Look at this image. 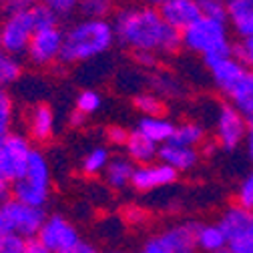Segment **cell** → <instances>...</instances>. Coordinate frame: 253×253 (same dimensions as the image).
<instances>
[{
  "mask_svg": "<svg viewBox=\"0 0 253 253\" xmlns=\"http://www.w3.org/2000/svg\"><path fill=\"white\" fill-rule=\"evenodd\" d=\"M28 239L18 233H6L0 237V253H26Z\"/></svg>",
  "mask_w": 253,
  "mask_h": 253,
  "instance_id": "35",
  "label": "cell"
},
{
  "mask_svg": "<svg viewBox=\"0 0 253 253\" xmlns=\"http://www.w3.org/2000/svg\"><path fill=\"white\" fill-rule=\"evenodd\" d=\"M62 39H65V30L60 26L41 28L33 35L26 50L28 60L35 67H48L52 62H58L60 50H62Z\"/></svg>",
  "mask_w": 253,
  "mask_h": 253,
  "instance_id": "11",
  "label": "cell"
},
{
  "mask_svg": "<svg viewBox=\"0 0 253 253\" xmlns=\"http://www.w3.org/2000/svg\"><path fill=\"white\" fill-rule=\"evenodd\" d=\"M54 126H56V119H54V111L50 109V105L46 103L35 105L28 115V133L33 137V141L44 143L52 139Z\"/></svg>",
  "mask_w": 253,
  "mask_h": 253,
  "instance_id": "17",
  "label": "cell"
},
{
  "mask_svg": "<svg viewBox=\"0 0 253 253\" xmlns=\"http://www.w3.org/2000/svg\"><path fill=\"white\" fill-rule=\"evenodd\" d=\"M26 253H52L48 247H44L37 237L35 239H28V245H26Z\"/></svg>",
  "mask_w": 253,
  "mask_h": 253,
  "instance_id": "43",
  "label": "cell"
},
{
  "mask_svg": "<svg viewBox=\"0 0 253 253\" xmlns=\"http://www.w3.org/2000/svg\"><path fill=\"white\" fill-rule=\"evenodd\" d=\"M235 54L243 60V65L253 71V37L239 41V44H235Z\"/></svg>",
  "mask_w": 253,
  "mask_h": 253,
  "instance_id": "39",
  "label": "cell"
},
{
  "mask_svg": "<svg viewBox=\"0 0 253 253\" xmlns=\"http://www.w3.org/2000/svg\"><path fill=\"white\" fill-rule=\"evenodd\" d=\"M0 205H2V203H0Z\"/></svg>",
  "mask_w": 253,
  "mask_h": 253,
  "instance_id": "53",
  "label": "cell"
},
{
  "mask_svg": "<svg viewBox=\"0 0 253 253\" xmlns=\"http://www.w3.org/2000/svg\"><path fill=\"white\" fill-rule=\"evenodd\" d=\"M86 119H88V117H84L83 113H79L77 109H73L71 115H69V125H71V126H77V129H79V126H83V125L86 123Z\"/></svg>",
  "mask_w": 253,
  "mask_h": 253,
  "instance_id": "44",
  "label": "cell"
},
{
  "mask_svg": "<svg viewBox=\"0 0 253 253\" xmlns=\"http://www.w3.org/2000/svg\"><path fill=\"white\" fill-rule=\"evenodd\" d=\"M185 253H197V251H195V249H191V251H185Z\"/></svg>",
  "mask_w": 253,
  "mask_h": 253,
  "instance_id": "52",
  "label": "cell"
},
{
  "mask_svg": "<svg viewBox=\"0 0 253 253\" xmlns=\"http://www.w3.org/2000/svg\"><path fill=\"white\" fill-rule=\"evenodd\" d=\"M67 253H99L97 249H94L90 243H86V241H79L73 249H69Z\"/></svg>",
  "mask_w": 253,
  "mask_h": 253,
  "instance_id": "45",
  "label": "cell"
},
{
  "mask_svg": "<svg viewBox=\"0 0 253 253\" xmlns=\"http://www.w3.org/2000/svg\"><path fill=\"white\" fill-rule=\"evenodd\" d=\"M129 133L123 125H109L105 129V141L111 145V147H125L126 139H129Z\"/></svg>",
  "mask_w": 253,
  "mask_h": 253,
  "instance_id": "38",
  "label": "cell"
},
{
  "mask_svg": "<svg viewBox=\"0 0 253 253\" xmlns=\"http://www.w3.org/2000/svg\"><path fill=\"white\" fill-rule=\"evenodd\" d=\"M42 0H10L6 4L8 12H18V10H33L37 4H41Z\"/></svg>",
  "mask_w": 253,
  "mask_h": 253,
  "instance_id": "41",
  "label": "cell"
},
{
  "mask_svg": "<svg viewBox=\"0 0 253 253\" xmlns=\"http://www.w3.org/2000/svg\"><path fill=\"white\" fill-rule=\"evenodd\" d=\"M219 253H231V251L229 249H223V251H219Z\"/></svg>",
  "mask_w": 253,
  "mask_h": 253,
  "instance_id": "51",
  "label": "cell"
},
{
  "mask_svg": "<svg viewBox=\"0 0 253 253\" xmlns=\"http://www.w3.org/2000/svg\"><path fill=\"white\" fill-rule=\"evenodd\" d=\"M151 90L165 101V99H181L185 94V84L171 73H153L149 77Z\"/></svg>",
  "mask_w": 253,
  "mask_h": 253,
  "instance_id": "25",
  "label": "cell"
},
{
  "mask_svg": "<svg viewBox=\"0 0 253 253\" xmlns=\"http://www.w3.org/2000/svg\"><path fill=\"white\" fill-rule=\"evenodd\" d=\"M175 125L177 123H173L165 115H159V117H141L137 121L135 131H139L141 135H145L149 141H153L157 145H165L173 137Z\"/></svg>",
  "mask_w": 253,
  "mask_h": 253,
  "instance_id": "18",
  "label": "cell"
},
{
  "mask_svg": "<svg viewBox=\"0 0 253 253\" xmlns=\"http://www.w3.org/2000/svg\"><path fill=\"white\" fill-rule=\"evenodd\" d=\"M115 39L133 52L173 56L181 50V33L165 22L159 8L147 4L123 6L113 16Z\"/></svg>",
  "mask_w": 253,
  "mask_h": 253,
  "instance_id": "1",
  "label": "cell"
},
{
  "mask_svg": "<svg viewBox=\"0 0 253 253\" xmlns=\"http://www.w3.org/2000/svg\"><path fill=\"white\" fill-rule=\"evenodd\" d=\"M107 253H126V251H121V249H115V251H107Z\"/></svg>",
  "mask_w": 253,
  "mask_h": 253,
  "instance_id": "49",
  "label": "cell"
},
{
  "mask_svg": "<svg viewBox=\"0 0 253 253\" xmlns=\"http://www.w3.org/2000/svg\"><path fill=\"white\" fill-rule=\"evenodd\" d=\"M159 147L161 145L149 141L139 131H131L123 149H125V155L129 157L135 165H145V163H151L159 157Z\"/></svg>",
  "mask_w": 253,
  "mask_h": 253,
  "instance_id": "19",
  "label": "cell"
},
{
  "mask_svg": "<svg viewBox=\"0 0 253 253\" xmlns=\"http://www.w3.org/2000/svg\"><path fill=\"white\" fill-rule=\"evenodd\" d=\"M6 233H12V231H10V227H8V221H6L4 213H2V209H0V237L6 235Z\"/></svg>",
  "mask_w": 253,
  "mask_h": 253,
  "instance_id": "47",
  "label": "cell"
},
{
  "mask_svg": "<svg viewBox=\"0 0 253 253\" xmlns=\"http://www.w3.org/2000/svg\"><path fill=\"white\" fill-rule=\"evenodd\" d=\"M235 203L243 205L245 209L253 211V169L243 177V181L237 187V195H235Z\"/></svg>",
  "mask_w": 253,
  "mask_h": 253,
  "instance_id": "34",
  "label": "cell"
},
{
  "mask_svg": "<svg viewBox=\"0 0 253 253\" xmlns=\"http://www.w3.org/2000/svg\"><path fill=\"white\" fill-rule=\"evenodd\" d=\"M227 103H231L247 121L249 126H253V71H249L241 83L227 94Z\"/></svg>",
  "mask_w": 253,
  "mask_h": 253,
  "instance_id": "22",
  "label": "cell"
},
{
  "mask_svg": "<svg viewBox=\"0 0 253 253\" xmlns=\"http://www.w3.org/2000/svg\"><path fill=\"white\" fill-rule=\"evenodd\" d=\"M195 221H183L151 235L137 253H185L195 249Z\"/></svg>",
  "mask_w": 253,
  "mask_h": 253,
  "instance_id": "5",
  "label": "cell"
},
{
  "mask_svg": "<svg viewBox=\"0 0 253 253\" xmlns=\"http://www.w3.org/2000/svg\"><path fill=\"white\" fill-rule=\"evenodd\" d=\"M50 185H52V175H50L48 159L42 151L33 149L26 173L12 183V197L20 203L44 209V205L50 199Z\"/></svg>",
  "mask_w": 253,
  "mask_h": 253,
  "instance_id": "4",
  "label": "cell"
},
{
  "mask_svg": "<svg viewBox=\"0 0 253 253\" xmlns=\"http://www.w3.org/2000/svg\"><path fill=\"white\" fill-rule=\"evenodd\" d=\"M2 209L6 221H8V227L12 233H18L26 239H35L44 223L46 219V213L42 207H33V205H26V203H20L16 201L14 197L6 199L2 205Z\"/></svg>",
  "mask_w": 253,
  "mask_h": 253,
  "instance_id": "9",
  "label": "cell"
},
{
  "mask_svg": "<svg viewBox=\"0 0 253 253\" xmlns=\"http://www.w3.org/2000/svg\"><path fill=\"white\" fill-rule=\"evenodd\" d=\"M133 105L141 113V117H159V115H165V101L159 97V94H155L153 90L137 92L133 97Z\"/></svg>",
  "mask_w": 253,
  "mask_h": 253,
  "instance_id": "27",
  "label": "cell"
},
{
  "mask_svg": "<svg viewBox=\"0 0 253 253\" xmlns=\"http://www.w3.org/2000/svg\"><path fill=\"white\" fill-rule=\"evenodd\" d=\"M195 249L199 253H219L227 249V235L217 223H197Z\"/></svg>",
  "mask_w": 253,
  "mask_h": 253,
  "instance_id": "21",
  "label": "cell"
},
{
  "mask_svg": "<svg viewBox=\"0 0 253 253\" xmlns=\"http://www.w3.org/2000/svg\"><path fill=\"white\" fill-rule=\"evenodd\" d=\"M227 249L231 253H253V219L249 223L229 239Z\"/></svg>",
  "mask_w": 253,
  "mask_h": 253,
  "instance_id": "32",
  "label": "cell"
},
{
  "mask_svg": "<svg viewBox=\"0 0 253 253\" xmlns=\"http://www.w3.org/2000/svg\"><path fill=\"white\" fill-rule=\"evenodd\" d=\"M207 71H209L211 83L217 88V92L225 94V97L241 83V79L249 73V69L243 65V60L235 52L227 54L223 58H219L215 62H209Z\"/></svg>",
  "mask_w": 253,
  "mask_h": 253,
  "instance_id": "13",
  "label": "cell"
},
{
  "mask_svg": "<svg viewBox=\"0 0 253 253\" xmlns=\"http://www.w3.org/2000/svg\"><path fill=\"white\" fill-rule=\"evenodd\" d=\"M247 131H249L247 121L231 103H221L217 107L213 121V135H215L213 141L217 143L219 149L227 153L235 151L237 147L243 145Z\"/></svg>",
  "mask_w": 253,
  "mask_h": 253,
  "instance_id": "6",
  "label": "cell"
},
{
  "mask_svg": "<svg viewBox=\"0 0 253 253\" xmlns=\"http://www.w3.org/2000/svg\"><path fill=\"white\" fill-rule=\"evenodd\" d=\"M181 48L201 56L203 65L215 62L227 54L235 52V44L231 42V28L227 20L199 16L191 26L181 33Z\"/></svg>",
  "mask_w": 253,
  "mask_h": 253,
  "instance_id": "3",
  "label": "cell"
},
{
  "mask_svg": "<svg viewBox=\"0 0 253 253\" xmlns=\"http://www.w3.org/2000/svg\"><path fill=\"white\" fill-rule=\"evenodd\" d=\"M30 153H33V145H30L28 137L10 131L4 139H0V177L8 179L10 183L18 181L28 167Z\"/></svg>",
  "mask_w": 253,
  "mask_h": 253,
  "instance_id": "8",
  "label": "cell"
},
{
  "mask_svg": "<svg viewBox=\"0 0 253 253\" xmlns=\"http://www.w3.org/2000/svg\"><path fill=\"white\" fill-rule=\"evenodd\" d=\"M115 28L109 18H83L65 30L58 62L79 65L99 58L115 44Z\"/></svg>",
  "mask_w": 253,
  "mask_h": 253,
  "instance_id": "2",
  "label": "cell"
},
{
  "mask_svg": "<svg viewBox=\"0 0 253 253\" xmlns=\"http://www.w3.org/2000/svg\"><path fill=\"white\" fill-rule=\"evenodd\" d=\"M133 54H135V60L139 65L143 69H149V71H153L157 67V62H159V56L153 54V52H133Z\"/></svg>",
  "mask_w": 253,
  "mask_h": 253,
  "instance_id": "40",
  "label": "cell"
},
{
  "mask_svg": "<svg viewBox=\"0 0 253 253\" xmlns=\"http://www.w3.org/2000/svg\"><path fill=\"white\" fill-rule=\"evenodd\" d=\"M225 20L239 41L253 37V0H227Z\"/></svg>",
  "mask_w": 253,
  "mask_h": 253,
  "instance_id": "16",
  "label": "cell"
},
{
  "mask_svg": "<svg viewBox=\"0 0 253 253\" xmlns=\"http://www.w3.org/2000/svg\"><path fill=\"white\" fill-rule=\"evenodd\" d=\"M8 2H10V0H0V4H4V6H6Z\"/></svg>",
  "mask_w": 253,
  "mask_h": 253,
  "instance_id": "50",
  "label": "cell"
},
{
  "mask_svg": "<svg viewBox=\"0 0 253 253\" xmlns=\"http://www.w3.org/2000/svg\"><path fill=\"white\" fill-rule=\"evenodd\" d=\"M10 197H12V183L4 177H0V203H4Z\"/></svg>",
  "mask_w": 253,
  "mask_h": 253,
  "instance_id": "42",
  "label": "cell"
},
{
  "mask_svg": "<svg viewBox=\"0 0 253 253\" xmlns=\"http://www.w3.org/2000/svg\"><path fill=\"white\" fill-rule=\"evenodd\" d=\"M14 121V101L6 88H0V139H4L12 131Z\"/></svg>",
  "mask_w": 253,
  "mask_h": 253,
  "instance_id": "30",
  "label": "cell"
},
{
  "mask_svg": "<svg viewBox=\"0 0 253 253\" xmlns=\"http://www.w3.org/2000/svg\"><path fill=\"white\" fill-rule=\"evenodd\" d=\"M0 52H2V50H0Z\"/></svg>",
  "mask_w": 253,
  "mask_h": 253,
  "instance_id": "54",
  "label": "cell"
},
{
  "mask_svg": "<svg viewBox=\"0 0 253 253\" xmlns=\"http://www.w3.org/2000/svg\"><path fill=\"white\" fill-rule=\"evenodd\" d=\"M251 219H253V211L245 209V207L239 205V203H233V205L225 207L223 213L219 215L217 225L223 229V233L227 235V243H229V239H231L233 235H237V233L249 223Z\"/></svg>",
  "mask_w": 253,
  "mask_h": 253,
  "instance_id": "23",
  "label": "cell"
},
{
  "mask_svg": "<svg viewBox=\"0 0 253 253\" xmlns=\"http://www.w3.org/2000/svg\"><path fill=\"white\" fill-rule=\"evenodd\" d=\"M37 33L35 20L30 10L8 12L6 18L0 24V50L6 54H26L30 39Z\"/></svg>",
  "mask_w": 253,
  "mask_h": 253,
  "instance_id": "7",
  "label": "cell"
},
{
  "mask_svg": "<svg viewBox=\"0 0 253 253\" xmlns=\"http://www.w3.org/2000/svg\"><path fill=\"white\" fill-rule=\"evenodd\" d=\"M177 177H179V173L173 167L165 165L163 161H151V163L135 167L131 187L137 193H151V191H157V189L173 185L177 181Z\"/></svg>",
  "mask_w": 253,
  "mask_h": 253,
  "instance_id": "12",
  "label": "cell"
},
{
  "mask_svg": "<svg viewBox=\"0 0 253 253\" xmlns=\"http://www.w3.org/2000/svg\"><path fill=\"white\" fill-rule=\"evenodd\" d=\"M243 145H245V151H247L249 161L253 163V126H249V131H247V135H245Z\"/></svg>",
  "mask_w": 253,
  "mask_h": 253,
  "instance_id": "46",
  "label": "cell"
},
{
  "mask_svg": "<svg viewBox=\"0 0 253 253\" xmlns=\"http://www.w3.org/2000/svg\"><path fill=\"white\" fill-rule=\"evenodd\" d=\"M22 77V62L14 54L0 52V88H8Z\"/></svg>",
  "mask_w": 253,
  "mask_h": 253,
  "instance_id": "28",
  "label": "cell"
},
{
  "mask_svg": "<svg viewBox=\"0 0 253 253\" xmlns=\"http://www.w3.org/2000/svg\"><path fill=\"white\" fill-rule=\"evenodd\" d=\"M159 161L173 167L177 173H189L193 171L201 161V151L197 147H185L175 143H165L159 147Z\"/></svg>",
  "mask_w": 253,
  "mask_h": 253,
  "instance_id": "15",
  "label": "cell"
},
{
  "mask_svg": "<svg viewBox=\"0 0 253 253\" xmlns=\"http://www.w3.org/2000/svg\"><path fill=\"white\" fill-rule=\"evenodd\" d=\"M207 141V131L205 126L197 121H185V123H179L175 125V131H173V137L169 143H175V145H185V147H201L203 143Z\"/></svg>",
  "mask_w": 253,
  "mask_h": 253,
  "instance_id": "24",
  "label": "cell"
},
{
  "mask_svg": "<svg viewBox=\"0 0 253 253\" xmlns=\"http://www.w3.org/2000/svg\"><path fill=\"white\" fill-rule=\"evenodd\" d=\"M135 163L126 155H113L111 161L105 169V183L113 189H125L126 185H131L133 173H135Z\"/></svg>",
  "mask_w": 253,
  "mask_h": 253,
  "instance_id": "20",
  "label": "cell"
},
{
  "mask_svg": "<svg viewBox=\"0 0 253 253\" xmlns=\"http://www.w3.org/2000/svg\"><path fill=\"white\" fill-rule=\"evenodd\" d=\"M37 239L48 247L52 253H67L69 249H73L81 239L77 227L71 223V221L60 215V213H54V215H46L44 223L37 235Z\"/></svg>",
  "mask_w": 253,
  "mask_h": 253,
  "instance_id": "10",
  "label": "cell"
},
{
  "mask_svg": "<svg viewBox=\"0 0 253 253\" xmlns=\"http://www.w3.org/2000/svg\"><path fill=\"white\" fill-rule=\"evenodd\" d=\"M159 12L165 18V22L179 33H183L187 26H191L201 16L197 0H167L165 4L159 6Z\"/></svg>",
  "mask_w": 253,
  "mask_h": 253,
  "instance_id": "14",
  "label": "cell"
},
{
  "mask_svg": "<svg viewBox=\"0 0 253 253\" xmlns=\"http://www.w3.org/2000/svg\"><path fill=\"white\" fill-rule=\"evenodd\" d=\"M103 107V97L99 90L94 88H84L79 92V97L75 101V109L79 113H83L84 117H92L94 113H99Z\"/></svg>",
  "mask_w": 253,
  "mask_h": 253,
  "instance_id": "29",
  "label": "cell"
},
{
  "mask_svg": "<svg viewBox=\"0 0 253 253\" xmlns=\"http://www.w3.org/2000/svg\"><path fill=\"white\" fill-rule=\"evenodd\" d=\"M197 2H199V8H201V16L225 20L227 0H197Z\"/></svg>",
  "mask_w": 253,
  "mask_h": 253,
  "instance_id": "37",
  "label": "cell"
},
{
  "mask_svg": "<svg viewBox=\"0 0 253 253\" xmlns=\"http://www.w3.org/2000/svg\"><path fill=\"white\" fill-rule=\"evenodd\" d=\"M42 4L48 6L50 12L60 20V18H69L73 12H77L81 0H42Z\"/></svg>",
  "mask_w": 253,
  "mask_h": 253,
  "instance_id": "33",
  "label": "cell"
},
{
  "mask_svg": "<svg viewBox=\"0 0 253 253\" xmlns=\"http://www.w3.org/2000/svg\"><path fill=\"white\" fill-rule=\"evenodd\" d=\"M30 14H33V20H35V28L41 30V28H50V26H58V18L50 12L48 6H44L42 2L37 4L33 10H30Z\"/></svg>",
  "mask_w": 253,
  "mask_h": 253,
  "instance_id": "36",
  "label": "cell"
},
{
  "mask_svg": "<svg viewBox=\"0 0 253 253\" xmlns=\"http://www.w3.org/2000/svg\"><path fill=\"white\" fill-rule=\"evenodd\" d=\"M143 4H147V6H153V8H159L161 4H165L167 0H141Z\"/></svg>",
  "mask_w": 253,
  "mask_h": 253,
  "instance_id": "48",
  "label": "cell"
},
{
  "mask_svg": "<svg viewBox=\"0 0 253 253\" xmlns=\"http://www.w3.org/2000/svg\"><path fill=\"white\" fill-rule=\"evenodd\" d=\"M79 12L83 18H107L113 12V0H81Z\"/></svg>",
  "mask_w": 253,
  "mask_h": 253,
  "instance_id": "31",
  "label": "cell"
},
{
  "mask_svg": "<svg viewBox=\"0 0 253 253\" xmlns=\"http://www.w3.org/2000/svg\"><path fill=\"white\" fill-rule=\"evenodd\" d=\"M111 151L103 145H97L84 153L83 161H81V171L86 175V177H97V175H103L109 161H111Z\"/></svg>",
  "mask_w": 253,
  "mask_h": 253,
  "instance_id": "26",
  "label": "cell"
}]
</instances>
